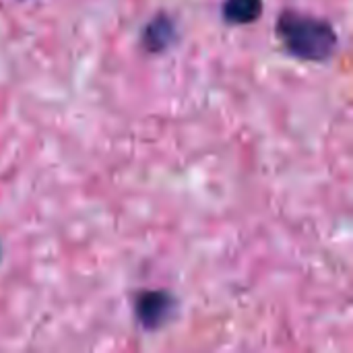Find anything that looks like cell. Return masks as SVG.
I'll return each mask as SVG.
<instances>
[{"label":"cell","instance_id":"obj_1","mask_svg":"<svg viewBox=\"0 0 353 353\" xmlns=\"http://www.w3.org/2000/svg\"><path fill=\"white\" fill-rule=\"evenodd\" d=\"M277 35L292 56L321 62L329 60L337 48V31L325 19L298 10H283L277 21Z\"/></svg>","mask_w":353,"mask_h":353},{"label":"cell","instance_id":"obj_2","mask_svg":"<svg viewBox=\"0 0 353 353\" xmlns=\"http://www.w3.org/2000/svg\"><path fill=\"white\" fill-rule=\"evenodd\" d=\"M174 306H176V302H174L172 294L155 290V292H143L137 298L134 310H137L139 323L147 331H155L172 319Z\"/></svg>","mask_w":353,"mask_h":353},{"label":"cell","instance_id":"obj_3","mask_svg":"<svg viewBox=\"0 0 353 353\" xmlns=\"http://www.w3.org/2000/svg\"><path fill=\"white\" fill-rule=\"evenodd\" d=\"M263 14V0H225L223 17L234 25H248Z\"/></svg>","mask_w":353,"mask_h":353},{"label":"cell","instance_id":"obj_4","mask_svg":"<svg viewBox=\"0 0 353 353\" xmlns=\"http://www.w3.org/2000/svg\"><path fill=\"white\" fill-rule=\"evenodd\" d=\"M172 35H174L172 21L165 19V17H159V19L151 21V25L145 31V39L143 41H145V46H147L149 52H159V50H163V48L170 46Z\"/></svg>","mask_w":353,"mask_h":353}]
</instances>
